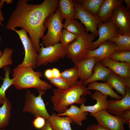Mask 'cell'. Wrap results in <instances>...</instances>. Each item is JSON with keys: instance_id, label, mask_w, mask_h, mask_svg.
Segmentation results:
<instances>
[{"instance_id": "6da1fadb", "label": "cell", "mask_w": 130, "mask_h": 130, "mask_svg": "<svg viewBox=\"0 0 130 130\" xmlns=\"http://www.w3.org/2000/svg\"><path fill=\"white\" fill-rule=\"evenodd\" d=\"M28 0H19L5 27L12 31L20 27L27 32L36 52L39 53L40 39L46 30V18L57 9L59 0H44L39 4H29Z\"/></svg>"}, {"instance_id": "7a4b0ae2", "label": "cell", "mask_w": 130, "mask_h": 130, "mask_svg": "<svg viewBox=\"0 0 130 130\" xmlns=\"http://www.w3.org/2000/svg\"><path fill=\"white\" fill-rule=\"evenodd\" d=\"M51 100L53 108L56 112L61 113L68 109L69 106L74 103L81 104L85 102L84 97L92 94L91 91L84 86L80 79L75 85L63 89L56 88L53 90Z\"/></svg>"}, {"instance_id": "3957f363", "label": "cell", "mask_w": 130, "mask_h": 130, "mask_svg": "<svg viewBox=\"0 0 130 130\" xmlns=\"http://www.w3.org/2000/svg\"><path fill=\"white\" fill-rule=\"evenodd\" d=\"M31 67H21L18 65L13 69L12 77L14 79L13 85L18 90L31 88L38 91H47L52 86L47 82L41 80L43 76L41 71H35Z\"/></svg>"}, {"instance_id": "277c9868", "label": "cell", "mask_w": 130, "mask_h": 130, "mask_svg": "<svg viewBox=\"0 0 130 130\" xmlns=\"http://www.w3.org/2000/svg\"><path fill=\"white\" fill-rule=\"evenodd\" d=\"M96 36L86 32L65 47V56L75 65L84 59Z\"/></svg>"}, {"instance_id": "5b68a950", "label": "cell", "mask_w": 130, "mask_h": 130, "mask_svg": "<svg viewBox=\"0 0 130 130\" xmlns=\"http://www.w3.org/2000/svg\"><path fill=\"white\" fill-rule=\"evenodd\" d=\"M62 21L58 9L54 13L48 16L45 20L44 26L47 28L45 35L41 38V45L46 47L55 45L59 41V38L63 27Z\"/></svg>"}, {"instance_id": "8992f818", "label": "cell", "mask_w": 130, "mask_h": 130, "mask_svg": "<svg viewBox=\"0 0 130 130\" xmlns=\"http://www.w3.org/2000/svg\"><path fill=\"white\" fill-rule=\"evenodd\" d=\"M38 91L39 94L36 97L35 94L31 93L29 90H27L25 94V100L23 111L30 112L35 117L40 116L48 119L50 115L47 111L42 97V96L44 94L45 92L43 90Z\"/></svg>"}, {"instance_id": "52a82bcc", "label": "cell", "mask_w": 130, "mask_h": 130, "mask_svg": "<svg viewBox=\"0 0 130 130\" xmlns=\"http://www.w3.org/2000/svg\"><path fill=\"white\" fill-rule=\"evenodd\" d=\"M41 45L37 54V67L54 62L65 56V47L60 43L46 47Z\"/></svg>"}, {"instance_id": "ba28073f", "label": "cell", "mask_w": 130, "mask_h": 130, "mask_svg": "<svg viewBox=\"0 0 130 130\" xmlns=\"http://www.w3.org/2000/svg\"><path fill=\"white\" fill-rule=\"evenodd\" d=\"M18 35L23 46L25 55L22 62L19 65L21 67H31L35 68L37 66L38 53L36 52L30 38L27 32L23 28L18 30L14 29Z\"/></svg>"}, {"instance_id": "9c48e42d", "label": "cell", "mask_w": 130, "mask_h": 130, "mask_svg": "<svg viewBox=\"0 0 130 130\" xmlns=\"http://www.w3.org/2000/svg\"><path fill=\"white\" fill-rule=\"evenodd\" d=\"M109 20L116 25L119 33L130 35V11L122 4L114 8Z\"/></svg>"}, {"instance_id": "30bf717a", "label": "cell", "mask_w": 130, "mask_h": 130, "mask_svg": "<svg viewBox=\"0 0 130 130\" xmlns=\"http://www.w3.org/2000/svg\"><path fill=\"white\" fill-rule=\"evenodd\" d=\"M74 4L76 13L73 19L80 20L85 27L86 32L90 31L96 36L98 37L97 26L102 23V21L97 15L86 11L77 4Z\"/></svg>"}, {"instance_id": "8fae6325", "label": "cell", "mask_w": 130, "mask_h": 130, "mask_svg": "<svg viewBox=\"0 0 130 130\" xmlns=\"http://www.w3.org/2000/svg\"><path fill=\"white\" fill-rule=\"evenodd\" d=\"M90 115L96 119L99 125L110 130H125L124 119L121 117L112 115L106 109Z\"/></svg>"}, {"instance_id": "7c38bea8", "label": "cell", "mask_w": 130, "mask_h": 130, "mask_svg": "<svg viewBox=\"0 0 130 130\" xmlns=\"http://www.w3.org/2000/svg\"><path fill=\"white\" fill-rule=\"evenodd\" d=\"M99 38L98 39L93 42L90 49H95L101 43L105 41H111L113 38L119 33L118 28L114 24L109 20L107 21L98 24Z\"/></svg>"}, {"instance_id": "4fadbf2b", "label": "cell", "mask_w": 130, "mask_h": 130, "mask_svg": "<svg viewBox=\"0 0 130 130\" xmlns=\"http://www.w3.org/2000/svg\"><path fill=\"white\" fill-rule=\"evenodd\" d=\"M108 105L106 109L110 114L120 117L125 111L130 110V88L127 87L125 95L117 100L113 98L108 100Z\"/></svg>"}, {"instance_id": "5bb4252c", "label": "cell", "mask_w": 130, "mask_h": 130, "mask_svg": "<svg viewBox=\"0 0 130 130\" xmlns=\"http://www.w3.org/2000/svg\"><path fill=\"white\" fill-rule=\"evenodd\" d=\"M116 46L115 43L111 41L104 42L100 44L97 49H89L84 59L94 57L96 62H100L104 58L108 57L116 51Z\"/></svg>"}, {"instance_id": "9a60e30c", "label": "cell", "mask_w": 130, "mask_h": 130, "mask_svg": "<svg viewBox=\"0 0 130 130\" xmlns=\"http://www.w3.org/2000/svg\"><path fill=\"white\" fill-rule=\"evenodd\" d=\"M91 95L92 99L96 101V103L94 105L89 106L85 105L84 103H82L80 106V108L83 112L94 114L106 110L108 105L107 98L108 96L104 94L97 91H95Z\"/></svg>"}, {"instance_id": "2e32d148", "label": "cell", "mask_w": 130, "mask_h": 130, "mask_svg": "<svg viewBox=\"0 0 130 130\" xmlns=\"http://www.w3.org/2000/svg\"><path fill=\"white\" fill-rule=\"evenodd\" d=\"M100 62L115 74L122 77L130 78V63L115 61L108 57L104 58Z\"/></svg>"}, {"instance_id": "e0dca14e", "label": "cell", "mask_w": 130, "mask_h": 130, "mask_svg": "<svg viewBox=\"0 0 130 130\" xmlns=\"http://www.w3.org/2000/svg\"><path fill=\"white\" fill-rule=\"evenodd\" d=\"M106 82L123 97L126 94L127 87L130 88V78L122 77L112 72Z\"/></svg>"}, {"instance_id": "ac0fdd59", "label": "cell", "mask_w": 130, "mask_h": 130, "mask_svg": "<svg viewBox=\"0 0 130 130\" xmlns=\"http://www.w3.org/2000/svg\"><path fill=\"white\" fill-rule=\"evenodd\" d=\"M96 62L95 58L92 57L84 59L75 65L78 69L79 78L83 82L87 80L91 77Z\"/></svg>"}, {"instance_id": "d6986e66", "label": "cell", "mask_w": 130, "mask_h": 130, "mask_svg": "<svg viewBox=\"0 0 130 130\" xmlns=\"http://www.w3.org/2000/svg\"><path fill=\"white\" fill-rule=\"evenodd\" d=\"M124 2V0H104L97 15L102 23L107 21L114 8Z\"/></svg>"}, {"instance_id": "ffe728a7", "label": "cell", "mask_w": 130, "mask_h": 130, "mask_svg": "<svg viewBox=\"0 0 130 130\" xmlns=\"http://www.w3.org/2000/svg\"><path fill=\"white\" fill-rule=\"evenodd\" d=\"M93 73L91 77L83 83L85 86L91 82L101 81L106 82L112 71L109 68L103 65L100 62L96 63L93 69Z\"/></svg>"}, {"instance_id": "44dd1931", "label": "cell", "mask_w": 130, "mask_h": 130, "mask_svg": "<svg viewBox=\"0 0 130 130\" xmlns=\"http://www.w3.org/2000/svg\"><path fill=\"white\" fill-rule=\"evenodd\" d=\"M57 115L60 116H66L73 122L81 126L82 125V121L87 119L86 116L88 113L86 112H83L80 108L72 104L64 112L58 113Z\"/></svg>"}, {"instance_id": "7402d4cb", "label": "cell", "mask_w": 130, "mask_h": 130, "mask_svg": "<svg viewBox=\"0 0 130 130\" xmlns=\"http://www.w3.org/2000/svg\"><path fill=\"white\" fill-rule=\"evenodd\" d=\"M47 119L53 130H72L71 124L73 123L67 117H60L53 113Z\"/></svg>"}, {"instance_id": "603a6c76", "label": "cell", "mask_w": 130, "mask_h": 130, "mask_svg": "<svg viewBox=\"0 0 130 130\" xmlns=\"http://www.w3.org/2000/svg\"><path fill=\"white\" fill-rule=\"evenodd\" d=\"M58 7V10L62 21L64 19H73L76 12L73 0H60Z\"/></svg>"}, {"instance_id": "cb8c5ba5", "label": "cell", "mask_w": 130, "mask_h": 130, "mask_svg": "<svg viewBox=\"0 0 130 130\" xmlns=\"http://www.w3.org/2000/svg\"><path fill=\"white\" fill-rule=\"evenodd\" d=\"M87 88L89 90L97 91L104 94L109 96L112 98L116 99L119 100L123 97L115 92L112 87L106 82H92L88 84Z\"/></svg>"}, {"instance_id": "d4e9b609", "label": "cell", "mask_w": 130, "mask_h": 130, "mask_svg": "<svg viewBox=\"0 0 130 130\" xmlns=\"http://www.w3.org/2000/svg\"><path fill=\"white\" fill-rule=\"evenodd\" d=\"M63 27L71 32L78 36L86 32L84 26L77 20L73 19H65Z\"/></svg>"}, {"instance_id": "484cf974", "label": "cell", "mask_w": 130, "mask_h": 130, "mask_svg": "<svg viewBox=\"0 0 130 130\" xmlns=\"http://www.w3.org/2000/svg\"><path fill=\"white\" fill-rule=\"evenodd\" d=\"M3 68L5 72V77L2 79L3 83L0 87V105H2L7 98L5 95L6 91L11 85H13L14 81V78L10 79V78L11 69L8 66H4Z\"/></svg>"}, {"instance_id": "4316f807", "label": "cell", "mask_w": 130, "mask_h": 130, "mask_svg": "<svg viewBox=\"0 0 130 130\" xmlns=\"http://www.w3.org/2000/svg\"><path fill=\"white\" fill-rule=\"evenodd\" d=\"M74 3L91 13L97 15L104 0H73Z\"/></svg>"}, {"instance_id": "83f0119b", "label": "cell", "mask_w": 130, "mask_h": 130, "mask_svg": "<svg viewBox=\"0 0 130 130\" xmlns=\"http://www.w3.org/2000/svg\"><path fill=\"white\" fill-rule=\"evenodd\" d=\"M111 41L116 44V51H130V35L119 33L113 38Z\"/></svg>"}, {"instance_id": "f1b7e54d", "label": "cell", "mask_w": 130, "mask_h": 130, "mask_svg": "<svg viewBox=\"0 0 130 130\" xmlns=\"http://www.w3.org/2000/svg\"><path fill=\"white\" fill-rule=\"evenodd\" d=\"M11 109V102L7 98L0 107V128H4L8 125Z\"/></svg>"}, {"instance_id": "f546056e", "label": "cell", "mask_w": 130, "mask_h": 130, "mask_svg": "<svg viewBox=\"0 0 130 130\" xmlns=\"http://www.w3.org/2000/svg\"><path fill=\"white\" fill-rule=\"evenodd\" d=\"M70 86L76 85L79 78L78 69L75 65L70 68L65 70L61 73L60 76Z\"/></svg>"}, {"instance_id": "4dcf8cb0", "label": "cell", "mask_w": 130, "mask_h": 130, "mask_svg": "<svg viewBox=\"0 0 130 130\" xmlns=\"http://www.w3.org/2000/svg\"><path fill=\"white\" fill-rule=\"evenodd\" d=\"M108 58L115 61L130 63V51H116Z\"/></svg>"}, {"instance_id": "1f68e13d", "label": "cell", "mask_w": 130, "mask_h": 130, "mask_svg": "<svg viewBox=\"0 0 130 130\" xmlns=\"http://www.w3.org/2000/svg\"><path fill=\"white\" fill-rule=\"evenodd\" d=\"M13 50L8 47L4 50L2 54L0 57V69L4 66L12 65L13 63L12 55Z\"/></svg>"}, {"instance_id": "d6a6232c", "label": "cell", "mask_w": 130, "mask_h": 130, "mask_svg": "<svg viewBox=\"0 0 130 130\" xmlns=\"http://www.w3.org/2000/svg\"><path fill=\"white\" fill-rule=\"evenodd\" d=\"M78 36L64 29L62 30L59 41L63 46L65 47L73 41Z\"/></svg>"}, {"instance_id": "836d02e7", "label": "cell", "mask_w": 130, "mask_h": 130, "mask_svg": "<svg viewBox=\"0 0 130 130\" xmlns=\"http://www.w3.org/2000/svg\"><path fill=\"white\" fill-rule=\"evenodd\" d=\"M48 80L51 84L59 89H66L70 86L67 83L60 77H53Z\"/></svg>"}, {"instance_id": "e575fe53", "label": "cell", "mask_w": 130, "mask_h": 130, "mask_svg": "<svg viewBox=\"0 0 130 130\" xmlns=\"http://www.w3.org/2000/svg\"><path fill=\"white\" fill-rule=\"evenodd\" d=\"M46 120V119L42 117L37 116L34 119L32 124L36 128L41 129L45 125Z\"/></svg>"}, {"instance_id": "d590c367", "label": "cell", "mask_w": 130, "mask_h": 130, "mask_svg": "<svg viewBox=\"0 0 130 130\" xmlns=\"http://www.w3.org/2000/svg\"><path fill=\"white\" fill-rule=\"evenodd\" d=\"M120 117L124 119L125 123L128 125L130 129V110L124 111Z\"/></svg>"}, {"instance_id": "8d00e7d4", "label": "cell", "mask_w": 130, "mask_h": 130, "mask_svg": "<svg viewBox=\"0 0 130 130\" xmlns=\"http://www.w3.org/2000/svg\"><path fill=\"white\" fill-rule=\"evenodd\" d=\"M86 130H110L108 129L95 124H92L86 128Z\"/></svg>"}, {"instance_id": "74e56055", "label": "cell", "mask_w": 130, "mask_h": 130, "mask_svg": "<svg viewBox=\"0 0 130 130\" xmlns=\"http://www.w3.org/2000/svg\"><path fill=\"white\" fill-rule=\"evenodd\" d=\"M44 75L48 79L53 77L52 69H48L46 70L44 72Z\"/></svg>"}, {"instance_id": "f35d334b", "label": "cell", "mask_w": 130, "mask_h": 130, "mask_svg": "<svg viewBox=\"0 0 130 130\" xmlns=\"http://www.w3.org/2000/svg\"><path fill=\"white\" fill-rule=\"evenodd\" d=\"M53 77H59L60 76L61 73L57 68H54L52 69Z\"/></svg>"}, {"instance_id": "ab89813d", "label": "cell", "mask_w": 130, "mask_h": 130, "mask_svg": "<svg viewBox=\"0 0 130 130\" xmlns=\"http://www.w3.org/2000/svg\"><path fill=\"white\" fill-rule=\"evenodd\" d=\"M41 130H53L51 127L49 122L47 119H46V124Z\"/></svg>"}, {"instance_id": "60d3db41", "label": "cell", "mask_w": 130, "mask_h": 130, "mask_svg": "<svg viewBox=\"0 0 130 130\" xmlns=\"http://www.w3.org/2000/svg\"><path fill=\"white\" fill-rule=\"evenodd\" d=\"M4 20V18L3 15L2 13L1 9H0V25L3 26L2 22Z\"/></svg>"}, {"instance_id": "b9f144b4", "label": "cell", "mask_w": 130, "mask_h": 130, "mask_svg": "<svg viewBox=\"0 0 130 130\" xmlns=\"http://www.w3.org/2000/svg\"><path fill=\"white\" fill-rule=\"evenodd\" d=\"M124 1L126 4V7L130 9V0H125Z\"/></svg>"}, {"instance_id": "7bdbcfd3", "label": "cell", "mask_w": 130, "mask_h": 130, "mask_svg": "<svg viewBox=\"0 0 130 130\" xmlns=\"http://www.w3.org/2000/svg\"><path fill=\"white\" fill-rule=\"evenodd\" d=\"M3 53L2 52V51L1 50H0V57L1 56Z\"/></svg>"}, {"instance_id": "ee69618b", "label": "cell", "mask_w": 130, "mask_h": 130, "mask_svg": "<svg viewBox=\"0 0 130 130\" xmlns=\"http://www.w3.org/2000/svg\"><path fill=\"white\" fill-rule=\"evenodd\" d=\"M2 8V7L1 6V2L0 1V9H1Z\"/></svg>"}, {"instance_id": "f6af8a7d", "label": "cell", "mask_w": 130, "mask_h": 130, "mask_svg": "<svg viewBox=\"0 0 130 130\" xmlns=\"http://www.w3.org/2000/svg\"><path fill=\"white\" fill-rule=\"evenodd\" d=\"M1 40V38L0 37V42Z\"/></svg>"}, {"instance_id": "bcb514c9", "label": "cell", "mask_w": 130, "mask_h": 130, "mask_svg": "<svg viewBox=\"0 0 130 130\" xmlns=\"http://www.w3.org/2000/svg\"><path fill=\"white\" fill-rule=\"evenodd\" d=\"M0 130H4L3 129H2L0 128Z\"/></svg>"}, {"instance_id": "7dc6e473", "label": "cell", "mask_w": 130, "mask_h": 130, "mask_svg": "<svg viewBox=\"0 0 130 130\" xmlns=\"http://www.w3.org/2000/svg\"></svg>"}]
</instances>
